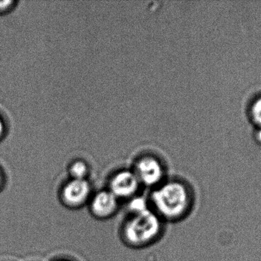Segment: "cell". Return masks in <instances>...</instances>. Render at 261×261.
<instances>
[{"label":"cell","mask_w":261,"mask_h":261,"mask_svg":"<svg viewBox=\"0 0 261 261\" xmlns=\"http://www.w3.org/2000/svg\"><path fill=\"white\" fill-rule=\"evenodd\" d=\"M195 192L180 179L163 181L154 188L150 200L152 210L163 221L177 222L189 216L195 205Z\"/></svg>","instance_id":"obj_1"},{"label":"cell","mask_w":261,"mask_h":261,"mask_svg":"<svg viewBox=\"0 0 261 261\" xmlns=\"http://www.w3.org/2000/svg\"><path fill=\"white\" fill-rule=\"evenodd\" d=\"M161 218L152 210L133 215L123 227V236L127 244L133 247H144L155 242L163 233Z\"/></svg>","instance_id":"obj_2"},{"label":"cell","mask_w":261,"mask_h":261,"mask_svg":"<svg viewBox=\"0 0 261 261\" xmlns=\"http://www.w3.org/2000/svg\"><path fill=\"white\" fill-rule=\"evenodd\" d=\"M135 174L140 184L155 188L164 181V169L161 163L152 157H145L137 163Z\"/></svg>","instance_id":"obj_3"},{"label":"cell","mask_w":261,"mask_h":261,"mask_svg":"<svg viewBox=\"0 0 261 261\" xmlns=\"http://www.w3.org/2000/svg\"><path fill=\"white\" fill-rule=\"evenodd\" d=\"M91 192V185L86 179L72 178L62 189V201L68 207H80L88 201Z\"/></svg>","instance_id":"obj_4"},{"label":"cell","mask_w":261,"mask_h":261,"mask_svg":"<svg viewBox=\"0 0 261 261\" xmlns=\"http://www.w3.org/2000/svg\"><path fill=\"white\" fill-rule=\"evenodd\" d=\"M140 182L135 172L121 171L116 174L110 181L109 191L117 198H130L135 196Z\"/></svg>","instance_id":"obj_5"},{"label":"cell","mask_w":261,"mask_h":261,"mask_svg":"<svg viewBox=\"0 0 261 261\" xmlns=\"http://www.w3.org/2000/svg\"><path fill=\"white\" fill-rule=\"evenodd\" d=\"M118 208V198L109 190L97 192L91 201V211L97 218H109Z\"/></svg>","instance_id":"obj_6"},{"label":"cell","mask_w":261,"mask_h":261,"mask_svg":"<svg viewBox=\"0 0 261 261\" xmlns=\"http://www.w3.org/2000/svg\"><path fill=\"white\" fill-rule=\"evenodd\" d=\"M149 208L147 201L141 196L133 197L129 203V209L133 215L144 212Z\"/></svg>","instance_id":"obj_7"},{"label":"cell","mask_w":261,"mask_h":261,"mask_svg":"<svg viewBox=\"0 0 261 261\" xmlns=\"http://www.w3.org/2000/svg\"><path fill=\"white\" fill-rule=\"evenodd\" d=\"M70 174L74 179H85L88 174V166L83 162H75L70 168Z\"/></svg>","instance_id":"obj_8"},{"label":"cell","mask_w":261,"mask_h":261,"mask_svg":"<svg viewBox=\"0 0 261 261\" xmlns=\"http://www.w3.org/2000/svg\"><path fill=\"white\" fill-rule=\"evenodd\" d=\"M251 114L255 123L261 126V98L258 99L253 103Z\"/></svg>","instance_id":"obj_9"},{"label":"cell","mask_w":261,"mask_h":261,"mask_svg":"<svg viewBox=\"0 0 261 261\" xmlns=\"http://www.w3.org/2000/svg\"><path fill=\"white\" fill-rule=\"evenodd\" d=\"M13 4V1H0V13L7 11Z\"/></svg>","instance_id":"obj_10"},{"label":"cell","mask_w":261,"mask_h":261,"mask_svg":"<svg viewBox=\"0 0 261 261\" xmlns=\"http://www.w3.org/2000/svg\"><path fill=\"white\" fill-rule=\"evenodd\" d=\"M4 122H3L2 119L0 117V137H2L3 134H4Z\"/></svg>","instance_id":"obj_11"},{"label":"cell","mask_w":261,"mask_h":261,"mask_svg":"<svg viewBox=\"0 0 261 261\" xmlns=\"http://www.w3.org/2000/svg\"><path fill=\"white\" fill-rule=\"evenodd\" d=\"M3 186V176L2 175H1V173H0V189H1V187H2Z\"/></svg>","instance_id":"obj_12"},{"label":"cell","mask_w":261,"mask_h":261,"mask_svg":"<svg viewBox=\"0 0 261 261\" xmlns=\"http://www.w3.org/2000/svg\"><path fill=\"white\" fill-rule=\"evenodd\" d=\"M258 139H259V141H261V131H259L257 134Z\"/></svg>","instance_id":"obj_13"},{"label":"cell","mask_w":261,"mask_h":261,"mask_svg":"<svg viewBox=\"0 0 261 261\" xmlns=\"http://www.w3.org/2000/svg\"><path fill=\"white\" fill-rule=\"evenodd\" d=\"M62 261H65V260H62Z\"/></svg>","instance_id":"obj_14"}]
</instances>
